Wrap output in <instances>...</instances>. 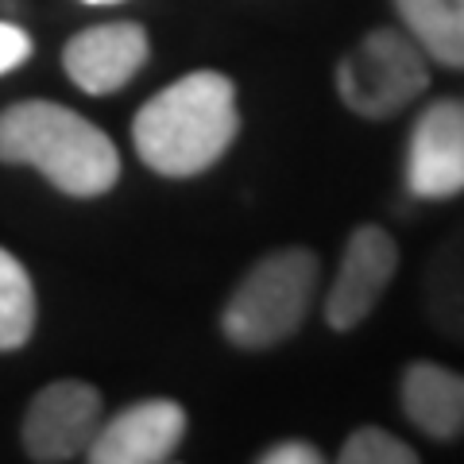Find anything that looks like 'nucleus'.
Wrapping results in <instances>:
<instances>
[{"label":"nucleus","instance_id":"nucleus-1","mask_svg":"<svg viewBox=\"0 0 464 464\" xmlns=\"http://www.w3.org/2000/svg\"><path fill=\"white\" fill-rule=\"evenodd\" d=\"M240 136L237 85L221 70H194L159 90L132 121L140 163L163 179H198Z\"/></svg>","mask_w":464,"mask_h":464},{"label":"nucleus","instance_id":"nucleus-2","mask_svg":"<svg viewBox=\"0 0 464 464\" xmlns=\"http://www.w3.org/2000/svg\"><path fill=\"white\" fill-rule=\"evenodd\" d=\"M0 163L32 167L70 198H101L121 179L116 143L58 101H16L0 109Z\"/></svg>","mask_w":464,"mask_h":464},{"label":"nucleus","instance_id":"nucleus-3","mask_svg":"<svg viewBox=\"0 0 464 464\" xmlns=\"http://www.w3.org/2000/svg\"><path fill=\"white\" fill-rule=\"evenodd\" d=\"M322 259L310 248H279L244 271L221 310V333L232 348L267 353L290 341L314 310Z\"/></svg>","mask_w":464,"mask_h":464},{"label":"nucleus","instance_id":"nucleus-4","mask_svg":"<svg viewBox=\"0 0 464 464\" xmlns=\"http://www.w3.org/2000/svg\"><path fill=\"white\" fill-rule=\"evenodd\" d=\"M333 85L360 121H391L430 90V58L399 27H375L337 63Z\"/></svg>","mask_w":464,"mask_h":464},{"label":"nucleus","instance_id":"nucleus-5","mask_svg":"<svg viewBox=\"0 0 464 464\" xmlns=\"http://www.w3.org/2000/svg\"><path fill=\"white\" fill-rule=\"evenodd\" d=\"M105 422V399L85 380H54L27 402L20 441L39 464H66L85 457L93 433Z\"/></svg>","mask_w":464,"mask_h":464},{"label":"nucleus","instance_id":"nucleus-6","mask_svg":"<svg viewBox=\"0 0 464 464\" xmlns=\"http://www.w3.org/2000/svg\"><path fill=\"white\" fill-rule=\"evenodd\" d=\"M399 271V244L380 225L353 228L341 267L333 275V286L325 295V325L333 333H353L372 317V310L383 302L391 279Z\"/></svg>","mask_w":464,"mask_h":464},{"label":"nucleus","instance_id":"nucleus-7","mask_svg":"<svg viewBox=\"0 0 464 464\" xmlns=\"http://www.w3.org/2000/svg\"><path fill=\"white\" fill-rule=\"evenodd\" d=\"M406 190L418 201L464 194V101L441 97L418 112L406 143Z\"/></svg>","mask_w":464,"mask_h":464},{"label":"nucleus","instance_id":"nucleus-8","mask_svg":"<svg viewBox=\"0 0 464 464\" xmlns=\"http://www.w3.org/2000/svg\"><path fill=\"white\" fill-rule=\"evenodd\" d=\"M186 438V411L174 399H140L93 433L85 460L93 464H163Z\"/></svg>","mask_w":464,"mask_h":464},{"label":"nucleus","instance_id":"nucleus-9","mask_svg":"<svg viewBox=\"0 0 464 464\" xmlns=\"http://www.w3.org/2000/svg\"><path fill=\"white\" fill-rule=\"evenodd\" d=\"M148 54H151L148 32L132 20H116V24L85 27V32L70 39L63 51V70L82 93L105 97L124 90L143 70Z\"/></svg>","mask_w":464,"mask_h":464},{"label":"nucleus","instance_id":"nucleus-10","mask_svg":"<svg viewBox=\"0 0 464 464\" xmlns=\"http://www.w3.org/2000/svg\"><path fill=\"white\" fill-rule=\"evenodd\" d=\"M399 406L422 438L430 441H457L464 438V375L433 364V360H414L399 375Z\"/></svg>","mask_w":464,"mask_h":464},{"label":"nucleus","instance_id":"nucleus-11","mask_svg":"<svg viewBox=\"0 0 464 464\" xmlns=\"http://www.w3.org/2000/svg\"><path fill=\"white\" fill-rule=\"evenodd\" d=\"M422 306L441 337L464 344V221L426 259Z\"/></svg>","mask_w":464,"mask_h":464},{"label":"nucleus","instance_id":"nucleus-12","mask_svg":"<svg viewBox=\"0 0 464 464\" xmlns=\"http://www.w3.org/2000/svg\"><path fill=\"white\" fill-rule=\"evenodd\" d=\"M426 58L449 70H464V0H391Z\"/></svg>","mask_w":464,"mask_h":464},{"label":"nucleus","instance_id":"nucleus-13","mask_svg":"<svg viewBox=\"0 0 464 464\" xmlns=\"http://www.w3.org/2000/svg\"><path fill=\"white\" fill-rule=\"evenodd\" d=\"M35 333L32 275L8 248H0V353H16Z\"/></svg>","mask_w":464,"mask_h":464},{"label":"nucleus","instance_id":"nucleus-14","mask_svg":"<svg viewBox=\"0 0 464 464\" xmlns=\"http://www.w3.org/2000/svg\"><path fill=\"white\" fill-rule=\"evenodd\" d=\"M341 464H418V453L383 426H360L341 445Z\"/></svg>","mask_w":464,"mask_h":464},{"label":"nucleus","instance_id":"nucleus-15","mask_svg":"<svg viewBox=\"0 0 464 464\" xmlns=\"http://www.w3.org/2000/svg\"><path fill=\"white\" fill-rule=\"evenodd\" d=\"M32 51H35V43H32V35H27L24 27L0 20V74L24 66L27 58H32Z\"/></svg>","mask_w":464,"mask_h":464},{"label":"nucleus","instance_id":"nucleus-16","mask_svg":"<svg viewBox=\"0 0 464 464\" xmlns=\"http://www.w3.org/2000/svg\"><path fill=\"white\" fill-rule=\"evenodd\" d=\"M322 449L310 441H279L259 453V464H322Z\"/></svg>","mask_w":464,"mask_h":464},{"label":"nucleus","instance_id":"nucleus-17","mask_svg":"<svg viewBox=\"0 0 464 464\" xmlns=\"http://www.w3.org/2000/svg\"><path fill=\"white\" fill-rule=\"evenodd\" d=\"M85 5H116V0H85Z\"/></svg>","mask_w":464,"mask_h":464}]
</instances>
